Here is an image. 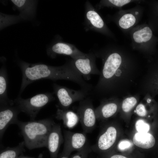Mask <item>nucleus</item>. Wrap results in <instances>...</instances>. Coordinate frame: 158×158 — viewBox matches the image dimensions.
Returning a JSON list of instances; mask_svg holds the SVG:
<instances>
[{
    "mask_svg": "<svg viewBox=\"0 0 158 158\" xmlns=\"http://www.w3.org/2000/svg\"><path fill=\"white\" fill-rule=\"evenodd\" d=\"M7 75L5 68L2 67L0 70V105H13L14 101L8 98L7 95Z\"/></svg>",
    "mask_w": 158,
    "mask_h": 158,
    "instance_id": "a211bd4d",
    "label": "nucleus"
},
{
    "mask_svg": "<svg viewBox=\"0 0 158 158\" xmlns=\"http://www.w3.org/2000/svg\"><path fill=\"white\" fill-rule=\"evenodd\" d=\"M55 118L57 120H62L64 126L69 129L74 128L79 121L77 113L68 109L63 110L58 108Z\"/></svg>",
    "mask_w": 158,
    "mask_h": 158,
    "instance_id": "f3484780",
    "label": "nucleus"
},
{
    "mask_svg": "<svg viewBox=\"0 0 158 158\" xmlns=\"http://www.w3.org/2000/svg\"><path fill=\"white\" fill-rule=\"evenodd\" d=\"M117 130L112 126L108 127L99 136L97 142L91 147L95 152L107 150L111 147L117 138Z\"/></svg>",
    "mask_w": 158,
    "mask_h": 158,
    "instance_id": "f8f14e48",
    "label": "nucleus"
},
{
    "mask_svg": "<svg viewBox=\"0 0 158 158\" xmlns=\"http://www.w3.org/2000/svg\"><path fill=\"white\" fill-rule=\"evenodd\" d=\"M110 158H127V157L120 155L116 154L111 156Z\"/></svg>",
    "mask_w": 158,
    "mask_h": 158,
    "instance_id": "bb28decb",
    "label": "nucleus"
},
{
    "mask_svg": "<svg viewBox=\"0 0 158 158\" xmlns=\"http://www.w3.org/2000/svg\"><path fill=\"white\" fill-rule=\"evenodd\" d=\"M84 132H91L94 129L97 119L91 98L88 96L80 102L77 110Z\"/></svg>",
    "mask_w": 158,
    "mask_h": 158,
    "instance_id": "6e6552de",
    "label": "nucleus"
},
{
    "mask_svg": "<svg viewBox=\"0 0 158 158\" xmlns=\"http://www.w3.org/2000/svg\"><path fill=\"white\" fill-rule=\"evenodd\" d=\"M58 158H69V156L63 155L61 154Z\"/></svg>",
    "mask_w": 158,
    "mask_h": 158,
    "instance_id": "cd10ccee",
    "label": "nucleus"
},
{
    "mask_svg": "<svg viewBox=\"0 0 158 158\" xmlns=\"http://www.w3.org/2000/svg\"><path fill=\"white\" fill-rule=\"evenodd\" d=\"M51 57H54L56 54L70 56L72 59H76L85 55L73 45L68 43L59 42L54 44L48 52Z\"/></svg>",
    "mask_w": 158,
    "mask_h": 158,
    "instance_id": "2eb2a0df",
    "label": "nucleus"
},
{
    "mask_svg": "<svg viewBox=\"0 0 158 158\" xmlns=\"http://www.w3.org/2000/svg\"><path fill=\"white\" fill-rule=\"evenodd\" d=\"M54 95L53 92H46L26 99L19 96L14 101L20 112L27 114L31 120H34L42 108L55 99Z\"/></svg>",
    "mask_w": 158,
    "mask_h": 158,
    "instance_id": "39448f33",
    "label": "nucleus"
},
{
    "mask_svg": "<svg viewBox=\"0 0 158 158\" xmlns=\"http://www.w3.org/2000/svg\"><path fill=\"white\" fill-rule=\"evenodd\" d=\"M136 130L138 133H147L150 129V125L142 119L137 121L135 124Z\"/></svg>",
    "mask_w": 158,
    "mask_h": 158,
    "instance_id": "5701e85b",
    "label": "nucleus"
},
{
    "mask_svg": "<svg viewBox=\"0 0 158 158\" xmlns=\"http://www.w3.org/2000/svg\"><path fill=\"white\" fill-rule=\"evenodd\" d=\"M133 141L137 146L145 149L152 148L155 143L154 137L148 133H136L133 137Z\"/></svg>",
    "mask_w": 158,
    "mask_h": 158,
    "instance_id": "6ab92c4d",
    "label": "nucleus"
},
{
    "mask_svg": "<svg viewBox=\"0 0 158 158\" xmlns=\"http://www.w3.org/2000/svg\"><path fill=\"white\" fill-rule=\"evenodd\" d=\"M145 8L140 4L127 9H120L111 17L112 20L124 34H129L131 30L142 19Z\"/></svg>",
    "mask_w": 158,
    "mask_h": 158,
    "instance_id": "423d86ee",
    "label": "nucleus"
},
{
    "mask_svg": "<svg viewBox=\"0 0 158 158\" xmlns=\"http://www.w3.org/2000/svg\"><path fill=\"white\" fill-rule=\"evenodd\" d=\"M140 95L138 93L135 95L131 94L123 97L121 105V109L125 113L131 112L137 105Z\"/></svg>",
    "mask_w": 158,
    "mask_h": 158,
    "instance_id": "412c9836",
    "label": "nucleus"
},
{
    "mask_svg": "<svg viewBox=\"0 0 158 158\" xmlns=\"http://www.w3.org/2000/svg\"><path fill=\"white\" fill-rule=\"evenodd\" d=\"M64 141L60 125L55 123L48 136L47 147L50 153V158H58L60 147Z\"/></svg>",
    "mask_w": 158,
    "mask_h": 158,
    "instance_id": "4468645a",
    "label": "nucleus"
},
{
    "mask_svg": "<svg viewBox=\"0 0 158 158\" xmlns=\"http://www.w3.org/2000/svg\"><path fill=\"white\" fill-rule=\"evenodd\" d=\"M144 0H105L100 1L99 8L103 7H114L121 9L122 7L127 4L131 3H135L136 4L145 3Z\"/></svg>",
    "mask_w": 158,
    "mask_h": 158,
    "instance_id": "4be33fe9",
    "label": "nucleus"
},
{
    "mask_svg": "<svg viewBox=\"0 0 158 158\" xmlns=\"http://www.w3.org/2000/svg\"><path fill=\"white\" fill-rule=\"evenodd\" d=\"M64 146L61 154L69 156L71 152L83 149L87 144V138L85 133H74L63 131Z\"/></svg>",
    "mask_w": 158,
    "mask_h": 158,
    "instance_id": "9d476101",
    "label": "nucleus"
},
{
    "mask_svg": "<svg viewBox=\"0 0 158 158\" xmlns=\"http://www.w3.org/2000/svg\"><path fill=\"white\" fill-rule=\"evenodd\" d=\"M132 145V143L130 141L127 140H123L119 142L118 147L119 150H124L130 148Z\"/></svg>",
    "mask_w": 158,
    "mask_h": 158,
    "instance_id": "393cba45",
    "label": "nucleus"
},
{
    "mask_svg": "<svg viewBox=\"0 0 158 158\" xmlns=\"http://www.w3.org/2000/svg\"><path fill=\"white\" fill-rule=\"evenodd\" d=\"M16 106L10 105H0V138L1 142L4 134L8 126L16 124L19 120L18 116L20 112Z\"/></svg>",
    "mask_w": 158,
    "mask_h": 158,
    "instance_id": "9b49d317",
    "label": "nucleus"
},
{
    "mask_svg": "<svg viewBox=\"0 0 158 158\" xmlns=\"http://www.w3.org/2000/svg\"><path fill=\"white\" fill-rule=\"evenodd\" d=\"M86 17L91 25L101 33L108 36L114 37V35L96 11L93 9L89 10L87 12Z\"/></svg>",
    "mask_w": 158,
    "mask_h": 158,
    "instance_id": "dca6fc26",
    "label": "nucleus"
},
{
    "mask_svg": "<svg viewBox=\"0 0 158 158\" xmlns=\"http://www.w3.org/2000/svg\"><path fill=\"white\" fill-rule=\"evenodd\" d=\"M25 146L23 141L15 147H8L1 151L0 158H17L25 152Z\"/></svg>",
    "mask_w": 158,
    "mask_h": 158,
    "instance_id": "aec40b11",
    "label": "nucleus"
},
{
    "mask_svg": "<svg viewBox=\"0 0 158 158\" xmlns=\"http://www.w3.org/2000/svg\"><path fill=\"white\" fill-rule=\"evenodd\" d=\"M95 55L92 53L86 54L83 56L71 60L72 63L85 80H89L92 75H99L100 71L95 63Z\"/></svg>",
    "mask_w": 158,
    "mask_h": 158,
    "instance_id": "1a4fd4ad",
    "label": "nucleus"
},
{
    "mask_svg": "<svg viewBox=\"0 0 158 158\" xmlns=\"http://www.w3.org/2000/svg\"><path fill=\"white\" fill-rule=\"evenodd\" d=\"M101 59L102 66L98 81L89 96L101 99L124 97L140 74V63L133 52L123 46L107 47L95 53Z\"/></svg>",
    "mask_w": 158,
    "mask_h": 158,
    "instance_id": "f257e3e1",
    "label": "nucleus"
},
{
    "mask_svg": "<svg viewBox=\"0 0 158 158\" xmlns=\"http://www.w3.org/2000/svg\"><path fill=\"white\" fill-rule=\"evenodd\" d=\"M54 120L47 118L24 122L18 120L17 125L23 137L25 146L28 149L47 147V140Z\"/></svg>",
    "mask_w": 158,
    "mask_h": 158,
    "instance_id": "7ed1b4c3",
    "label": "nucleus"
},
{
    "mask_svg": "<svg viewBox=\"0 0 158 158\" xmlns=\"http://www.w3.org/2000/svg\"><path fill=\"white\" fill-rule=\"evenodd\" d=\"M53 93L59 101V106L60 109H68L73 103L80 101L89 96V92L81 89L78 90L71 89L59 85L53 84Z\"/></svg>",
    "mask_w": 158,
    "mask_h": 158,
    "instance_id": "0eeeda50",
    "label": "nucleus"
},
{
    "mask_svg": "<svg viewBox=\"0 0 158 158\" xmlns=\"http://www.w3.org/2000/svg\"><path fill=\"white\" fill-rule=\"evenodd\" d=\"M22 74L20 94L32 83L41 79L53 81L64 80L78 84L81 89L90 92L93 87L87 83L73 65L71 61L59 66L41 63L30 64L23 62L20 64Z\"/></svg>",
    "mask_w": 158,
    "mask_h": 158,
    "instance_id": "f03ea898",
    "label": "nucleus"
},
{
    "mask_svg": "<svg viewBox=\"0 0 158 158\" xmlns=\"http://www.w3.org/2000/svg\"><path fill=\"white\" fill-rule=\"evenodd\" d=\"M134 112L136 113L138 116L141 117L145 116L148 114L144 105L142 102L138 104L136 106Z\"/></svg>",
    "mask_w": 158,
    "mask_h": 158,
    "instance_id": "b1692460",
    "label": "nucleus"
},
{
    "mask_svg": "<svg viewBox=\"0 0 158 158\" xmlns=\"http://www.w3.org/2000/svg\"><path fill=\"white\" fill-rule=\"evenodd\" d=\"M101 100L100 105L95 109L97 119L107 118L114 115L118 109L119 98L114 97Z\"/></svg>",
    "mask_w": 158,
    "mask_h": 158,
    "instance_id": "ddd939ff",
    "label": "nucleus"
},
{
    "mask_svg": "<svg viewBox=\"0 0 158 158\" xmlns=\"http://www.w3.org/2000/svg\"><path fill=\"white\" fill-rule=\"evenodd\" d=\"M132 49L148 58L152 49L153 35L150 26L144 23L138 25L130 32Z\"/></svg>",
    "mask_w": 158,
    "mask_h": 158,
    "instance_id": "20e7f679",
    "label": "nucleus"
},
{
    "mask_svg": "<svg viewBox=\"0 0 158 158\" xmlns=\"http://www.w3.org/2000/svg\"><path fill=\"white\" fill-rule=\"evenodd\" d=\"M17 158H43V155L42 154H40L39 156L37 158H35L34 157L24 156L21 155L19 156Z\"/></svg>",
    "mask_w": 158,
    "mask_h": 158,
    "instance_id": "a878e982",
    "label": "nucleus"
}]
</instances>
